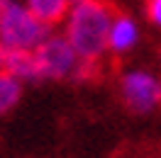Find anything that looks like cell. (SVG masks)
<instances>
[{"label": "cell", "instance_id": "6da1fadb", "mask_svg": "<svg viewBox=\"0 0 161 158\" xmlns=\"http://www.w3.org/2000/svg\"><path fill=\"white\" fill-rule=\"evenodd\" d=\"M115 8L108 0H83L73 3L61 24V34L76 49L80 61L100 63L108 54V34L115 17Z\"/></svg>", "mask_w": 161, "mask_h": 158}, {"label": "cell", "instance_id": "7a4b0ae2", "mask_svg": "<svg viewBox=\"0 0 161 158\" xmlns=\"http://www.w3.org/2000/svg\"><path fill=\"white\" fill-rule=\"evenodd\" d=\"M51 27L42 24L20 0L0 15V49L5 51H37L51 37Z\"/></svg>", "mask_w": 161, "mask_h": 158}, {"label": "cell", "instance_id": "3957f363", "mask_svg": "<svg viewBox=\"0 0 161 158\" xmlns=\"http://www.w3.org/2000/svg\"><path fill=\"white\" fill-rule=\"evenodd\" d=\"M120 97L134 114H149L161 105V76L147 68H130L120 76Z\"/></svg>", "mask_w": 161, "mask_h": 158}, {"label": "cell", "instance_id": "277c9868", "mask_svg": "<svg viewBox=\"0 0 161 158\" xmlns=\"http://www.w3.org/2000/svg\"><path fill=\"white\" fill-rule=\"evenodd\" d=\"M34 56L42 71V80H73L80 66L76 49L61 32H51V37L34 51Z\"/></svg>", "mask_w": 161, "mask_h": 158}, {"label": "cell", "instance_id": "5b68a950", "mask_svg": "<svg viewBox=\"0 0 161 158\" xmlns=\"http://www.w3.org/2000/svg\"><path fill=\"white\" fill-rule=\"evenodd\" d=\"M139 22L127 12H115L110 24V34H108V54L112 56H127L130 51L137 49L139 44Z\"/></svg>", "mask_w": 161, "mask_h": 158}, {"label": "cell", "instance_id": "8992f818", "mask_svg": "<svg viewBox=\"0 0 161 158\" xmlns=\"http://www.w3.org/2000/svg\"><path fill=\"white\" fill-rule=\"evenodd\" d=\"M5 73L17 78L22 85L44 83L34 51H5Z\"/></svg>", "mask_w": 161, "mask_h": 158}, {"label": "cell", "instance_id": "52a82bcc", "mask_svg": "<svg viewBox=\"0 0 161 158\" xmlns=\"http://www.w3.org/2000/svg\"><path fill=\"white\" fill-rule=\"evenodd\" d=\"M22 5L51 29H56L59 24H64L66 15H69L71 0H22Z\"/></svg>", "mask_w": 161, "mask_h": 158}, {"label": "cell", "instance_id": "ba28073f", "mask_svg": "<svg viewBox=\"0 0 161 158\" xmlns=\"http://www.w3.org/2000/svg\"><path fill=\"white\" fill-rule=\"evenodd\" d=\"M25 85L17 78H12L10 73H0V117L10 114L12 109L20 105Z\"/></svg>", "mask_w": 161, "mask_h": 158}, {"label": "cell", "instance_id": "9c48e42d", "mask_svg": "<svg viewBox=\"0 0 161 158\" xmlns=\"http://www.w3.org/2000/svg\"><path fill=\"white\" fill-rule=\"evenodd\" d=\"M144 15H147L149 24L161 29V0H144Z\"/></svg>", "mask_w": 161, "mask_h": 158}, {"label": "cell", "instance_id": "30bf717a", "mask_svg": "<svg viewBox=\"0 0 161 158\" xmlns=\"http://www.w3.org/2000/svg\"><path fill=\"white\" fill-rule=\"evenodd\" d=\"M12 3H17V0H0V15H3V12L8 10V8H10Z\"/></svg>", "mask_w": 161, "mask_h": 158}, {"label": "cell", "instance_id": "8fae6325", "mask_svg": "<svg viewBox=\"0 0 161 158\" xmlns=\"http://www.w3.org/2000/svg\"><path fill=\"white\" fill-rule=\"evenodd\" d=\"M0 73H5V49H0Z\"/></svg>", "mask_w": 161, "mask_h": 158}, {"label": "cell", "instance_id": "7c38bea8", "mask_svg": "<svg viewBox=\"0 0 161 158\" xmlns=\"http://www.w3.org/2000/svg\"><path fill=\"white\" fill-rule=\"evenodd\" d=\"M73 3H83V0H71V5H73Z\"/></svg>", "mask_w": 161, "mask_h": 158}]
</instances>
